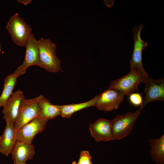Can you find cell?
<instances>
[{"label": "cell", "instance_id": "cell-5", "mask_svg": "<svg viewBox=\"0 0 164 164\" xmlns=\"http://www.w3.org/2000/svg\"><path fill=\"white\" fill-rule=\"evenodd\" d=\"M37 97L23 99L21 101L17 115L14 124L17 130L33 119L38 118L39 108Z\"/></svg>", "mask_w": 164, "mask_h": 164}, {"label": "cell", "instance_id": "cell-10", "mask_svg": "<svg viewBox=\"0 0 164 164\" xmlns=\"http://www.w3.org/2000/svg\"><path fill=\"white\" fill-rule=\"evenodd\" d=\"M144 26V24H140L135 26L133 28L134 50L130 61V68L137 67L145 71L142 63V53L148 44L143 41L140 36L141 30Z\"/></svg>", "mask_w": 164, "mask_h": 164}, {"label": "cell", "instance_id": "cell-11", "mask_svg": "<svg viewBox=\"0 0 164 164\" xmlns=\"http://www.w3.org/2000/svg\"><path fill=\"white\" fill-rule=\"evenodd\" d=\"M89 129L91 136L97 142L114 140L112 134L111 120L99 118L90 123Z\"/></svg>", "mask_w": 164, "mask_h": 164}, {"label": "cell", "instance_id": "cell-14", "mask_svg": "<svg viewBox=\"0 0 164 164\" xmlns=\"http://www.w3.org/2000/svg\"><path fill=\"white\" fill-rule=\"evenodd\" d=\"M17 129L14 124H6L4 132L0 137V153L8 156L10 154L17 140Z\"/></svg>", "mask_w": 164, "mask_h": 164}, {"label": "cell", "instance_id": "cell-6", "mask_svg": "<svg viewBox=\"0 0 164 164\" xmlns=\"http://www.w3.org/2000/svg\"><path fill=\"white\" fill-rule=\"evenodd\" d=\"M48 121L37 118L26 123L17 130V140L32 144L36 135L45 129Z\"/></svg>", "mask_w": 164, "mask_h": 164}, {"label": "cell", "instance_id": "cell-19", "mask_svg": "<svg viewBox=\"0 0 164 164\" xmlns=\"http://www.w3.org/2000/svg\"><path fill=\"white\" fill-rule=\"evenodd\" d=\"M91 157L89 152L86 150H83L80 152L79 159L76 164H92Z\"/></svg>", "mask_w": 164, "mask_h": 164}, {"label": "cell", "instance_id": "cell-21", "mask_svg": "<svg viewBox=\"0 0 164 164\" xmlns=\"http://www.w3.org/2000/svg\"><path fill=\"white\" fill-rule=\"evenodd\" d=\"M18 2L22 3L25 5H27L29 3L32 1L31 0H17Z\"/></svg>", "mask_w": 164, "mask_h": 164}, {"label": "cell", "instance_id": "cell-8", "mask_svg": "<svg viewBox=\"0 0 164 164\" xmlns=\"http://www.w3.org/2000/svg\"><path fill=\"white\" fill-rule=\"evenodd\" d=\"M124 96L118 91L109 88L99 94L95 106L98 110L104 111L116 109L123 101Z\"/></svg>", "mask_w": 164, "mask_h": 164}, {"label": "cell", "instance_id": "cell-17", "mask_svg": "<svg viewBox=\"0 0 164 164\" xmlns=\"http://www.w3.org/2000/svg\"><path fill=\"white\" fill-rule=\"evenodd\" d=\"M99 97L98 94L87 101L79 104H72L60 105V114L62 117L70 118L74 113L86 108L95 106Z\"/></svg>", "mask_w": 164, "mask_h": 164}, {"label": "cell", "instance_id": "cell-18", "mask_svg": "<svg viewBox=\"0 0 164 164\" xmlns=\"http://www.w3.org/2000/svg\"><path fill=\"white\" fill-rule=\"evenodd\" d=\"M20 76L19 73L15 71L8 75L5 78L3 91L0 96V108L3 107L11 97L16 84L17 79Z\"/></svg>", "mask_w": 164, "mask_h": 164}, {"label": "cell", "instance_id": "cell-2", "mask_svg": "<svg viewBox=\"0 0 164 164\" xmlns=\"http://www.w3.org/2000/svg\"><path fill=\"white\" fill-rule=\"evenodd\" d=\"M129 72L120 78L111 82L109 88L117 90L124 95L129 96L137 90V86L140 82H144L149 77L146 71H143L137 67L131 69Z\"/></svg>", "mask_w": 164, "mask_h": 164}, {"label": "cell", "instance_id": "cell-9", "mask_svg": "<svg viewBox=\"0 0 164 164\" xmlns=\"http://www.w3.org/2000/svg\"><path fill=\"white\" fill-rule=\"evenodd\" d=\"M26 51L24 59L22 63L19 67L15 72L22 75L26 71L27 69L33 65L40 67L39 61L38 40L32 33L25 46Z\"/></svg>", "mask_w": 164, "mask_h": 164}, {"label": "cell", "instance_id": "cell-23", "mask_svg": "<svg viewBox=\"0 0 164 164\" xmlns=\"http://www.w3.org/2000/svg\"><path fill=\"white\" fill-rule=\"evenodd\" d=\"M72 164H76V162L75 161L73 162L72 163Z\"/></svg>", "mask_w": 164, "mask_h": 164}, {"label": "cell", "instance_id": "cell-20", "mask_svg": "<svg viewBox=\"0 0 164 164\" xmlns=\"http://www.w3.org/2000/svg\"><path fill=\"white\" fill-rule=\"evenodd\" d=\"M129 100L133 105L138 106L141 105L142 103L141 95L138 93H132L129 96Z\"/></svg>", "mask_w": 164, "mask_h": 164}, {"label": "cell", "instance_id": "cell-16", "mask_svg": "<svg viewBox=\"0 0 164 164\" xmlns=\"http://www.w3.org/2000/svg\"><path fill=\"white\" fill-rule=\"evenodd\" d=\"M150 148L149 155L157 164L164 163V134L159 138H152L149 140Z\"/></svg>", "mask_w": 164, "mask_h": 164}, {"label": "cell", "instance_id": "cell-3", "mask_svg": "<svg viewBox=\"0 0 164 164\" xmlns=\"http://www.w3.org/2000/svg\"><path fill=\"white\" fill-rule=\"evenodd\" d=\"M6 28L14 43L21 47L26 46L32 29L18 13H16L10 17Z\"/></svg>", "mask_w": 164, "mask_h": 164}, {"label": "cell", "instance_id": "cell-22", "mask_svg": "<svg viewBox=\"0 0 164 164\" xmlns=\"http://www.w3.org/2000/svg\"><path fill=\"white\" fill-rule=\"evenodd\" d=\"M17 164H26V162H22L18 163Z\"/></svg>", "mask_w": 164, "mask_h": 164}, {"label": "cell", "instance_id": "cell-13", "mask_svg": "<svg viewBox=\"0 0 164 164\" xmlns=\"http://www.w3.org/2000/svg\"><path fill=\"white\" fill-rule=\"evenodd\" d=\"M10 154L14 164L26 162L27 160L33 158L35 154L34 147L32 144L17 140Z\"/></svg>", "mask_w": 164, "mask_h": 164}, {"label": "cell", "instance_id": "cell-1", "mask_svg": "<svg viewBox=\"0 0 164 164\" xmlns=\"http://www.w3.org/2000/svg\"><path fill=\"white\" fill-rule=\"evenodd\" d=\"M38 42L40 67L48 72H59L61 70V60L56 55V45L50 39L43 38Z\"/></svg>", "mask_w": 164, "mask_h": 164}, {"label": "cell", "instance_id": "cell-24", "mask_svg": "<svg viewBox=\"0 0 164 164\" xmlns=\"http://www.w3.org/2000/svg\"><path fill=\"white\" fill-rule=\"evenodd\" d=\"M1 51V46H0V52Z\"/></svg>", "mask_w": 164, "mask_h": 164}, {"label": "cell", "instance_id": "cell-4", "mask_svg": "<svg viewBox=\"0 0 164 164\" xmlns=\"http://www.w3.org/2000/svg\"><path fill=\"white\" fill-rule=\"evenodd\" d=\"M140 109L124 115H117L111 120V129L114 140H120L127 137L131 132L137 118L140 114Z\"/></svg>", "mask_w": 164, "mask_h": 164}, {"label": "cell", "instance_id": "cell-12", "mask_svg": "<svg viewBox=\"0 0 164 164\" xmlns=\"http://www.w3.org/2000/svg\"><path fill=\"white\" fill-rule=\"evenodd\" d=\"M22 92L18 90L12 93L3 106V118L6 124H14L16 118L21 101L24 98Z\"/></svg>", "mask_w": 164, "mask_h": 164}, {"label": "cell", "instance_id": "cell-7", "mask_svg": "<svg viewBox=\"0 0 164 164\" xmlns=\"http://www.w3.org/2000/svg\"><path fill=\"white\" fill-rule=\"evenodd\" d=\"M145 84V96L139 109L141 111L148 103L154 101H164V77L154 80L149 77L143 82Z\"/></svg>", "mask_w": 164, "mask_h": 164}, {"label": "cell", "instance_id": "cell-15", "mask_svg": "<svg viewBox=\"0 0 164 164\" xmlns=\"http://www.w3.org/2000/svg\"><path fill=\"white\" fill-rule=\"evenodd\" d=\"M38 118L48 121L60 114V105H54L43 95L38 97Z\"/></svg>", "mask_w": 164, "mask_h": 164}]
</instances>
